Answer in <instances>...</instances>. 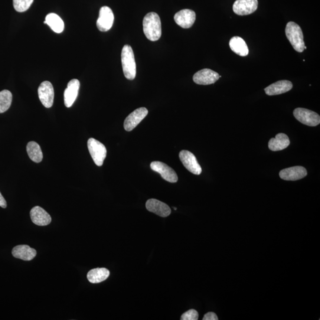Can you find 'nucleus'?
I'll return each instance as SVG.
<instances>
[{
	"label": "nucleus",
	"instance_id": "1",
	"mask_svg": "<svg viewBox=\"0 0 320 320\" xmlns=\"http://www.w3.org/2000/svg\"><path fill=\"white\" fill-rule=\"evenodd\" d=\"M143 32L151 41H156L162 37V24L159 16L154 12L146 15L143 21Z\"/></svg>",
	"mask_w": 320,
	"mask_h": 320
},
{
	"label": "nucleus",
	"instance_id": "2",
	"mask_svg": "<svg viewBox=\"0 0 320 320\" xmlns=\"http://www.w3.org/2000/svg\"><path fill=\"white\" fill-rule=\"evenodd\" d=\"M121 60L123 74L127 79L134 80L136 69L134 54L130 46H124L121 54Z\"/></svg>",
	"mask_w": 320,
	"mask_h": 320
},
{
	"label": "nucleus",
	"instance_id": "3",
	"mask_svg": "<svg viewBox=\"0 0 320 320\" xmlns=\"http://www.w3.org/2000/svg\"><path fill=\"white\" fill-rule=\"evenodd\" d=\"M285 33L287 38L296 51L302 52L304 51L303 33L299 25L294 22H289L286 25Z\"/></svg>",
	"mask_w": 320,
	"mask_h": 320
},
{
	"label": "nucleus",
	"instance_id": "4",
	"mask_svg": "<svg viewBox=\"0 0 320 320\" xmlns=\"http://www.w3.org/2000/svg\"><path fill=\"white\" fill-rule=\"evenodd\" d=\"M88 149L91 158L97 166H102L106 157L107 149L102 143L91 138L87 141Z\"/></svg>",
	"mask_w": 320,
	"mask_h": 320
},
{
	"label": "nucleus",
	"instance_id": "5",
	"mask_svg": "<svg viewBox=\"0 0 320 320\" xmlns=\"http://www.w3.org/2000/svg\"><path fill=\"white\" fill-rule=\"evenodd\" d=\"M293 115L299 122L309 126H316L320 123V117L313 111L304 108H296L293 111Z\"/></svg>",
	"mask_w": 320,
	"mask_h": 320
},
{
	"label": "nucleus",
	"instance_id": "6",
	"mask_svg": "<svg viewBox=\"0 0 320 320\" xmlns=\"http://www.w3.org/2000/svg\"><path fill=\"white\" fill-rule=\"evenodd\" d=\"M39 100L47 108H50L53 105L54 99V90L53 86L50 81L42 82L38 88Z\"/></svg>",
	"mask_w": 320,
	"mask_h": 320
},
{
	"label": "nucleus",
	"instance_id": "7",
	"mask_svg": "<svg viewBox=\"0 0 320 320\" xmlns=\"http://www.w3.org/2000/svg\"><path fill=\"white\" fill-rule=\"evenodd\" d=\"M179 158L182 164L188 171L196 175L201 174L202 168L194 154L187 150H182L180 152Z\"/></svg>",
	"mask_w": 320,
	"mask_h": 320
},
{
	"label": "nucleus",
	"instance_id": "8",
	"mask_svg": "<svg viewBox=\"0 0 320 320\" xmlns=\"http://www.w3.org/2000/svg\"><path fill=\"white\" fill-rule=\"evenodd\" d=\"M114 22V15L112 9L107 6L100 9L99 17L97 21V27L101 32H107L112 28Z\"/></svg>",
	"mask_w": 320,
	"mask_h": 320
},
{
	"label": "nucleus",
	"instance_id": "9",
	"mask_svg": "<svg viewBox=\"0 0 320 320\" xmlns=\"http://www.w3.org/2000/svg\"><path fill=\"white\" fill-rule=\"evenodd\" d=\"M150 167L153 171L158 173L165 181L171 183L178 182V175L174 170L170 168L165 163L160 162H153L151 163Z\"/></svg>",
	"mask_w": 320,
	"mask_h": 320
},
{
	"label": "nucleus",
	"instance_id": "10",
	"mask_svg": "<svg viewBox=\"0 0 320 320\" xmlns=\"http://www.w3.org/2000/svg\"><path fill=\"white\" fill-rule=\"evenodd\" d=\"M148 111L145 107H140L133 111L127 116L124 122V128L126 131H131L148 115Z\"/></svg>",
	"mask_w": 320,
	"mask_h": 320
},
{
	"label": "nucleus",
	"instance_id": "11",
	"mask_svg": "<svg viewBox=\"0 0 320 320\" xmlns=\"http://www.w3.org/2000/svg\"><path fill=\"white\" fill-rule=\"evenodd\" d=\"M257 8V0H237L233 7L234 12L239 16L252 14L256 11Z\"/></svg>",
	"mask_w": 320,
	"mask_h": 320
},
{
	"label": "nucleus",
	"instance_id": "12",
	"mask_svg": "<svg viewBox=\"0 0 320 320\" xmlns=\"http://www.w3.org/2000/svg\"><path fill=\"white\" fill-rule=\"evenodd\" d=\"M220 78L218 73L208 68L200 70L195 73L193 80L196 84L199 85H210L214 84Z\"/></svg>",
	"mask_w": 320,
	"mask_h": 320
},
{
	"label": "nucleus",
	"instance_id": "13",
	"mask_svg": "<svg viewBox=\"0 0 320 320\" xmlns=\"http://www.w3.org/2000/svg\"><path fill=\"white\" fill-rule=\"evenodd\" d=\"M307 171L302 166H295L282 170L279 173L280 178L287 181H296L305 178Z\"/></svg>",
	"mask_w": 320,
	"mask_h": 320
},
{
	"label": "nucleus",
	"instance_id": "14",
	"mask_svg": "<svg viewBox=\"0 0 320 320\" xmlns=\"http://www.w3.org/2000/svg\"><path fill=\"white\" fill-rule=\"evenodd\" d=\"M175 21L181 28H191L196 21V13L189 9L182 10L175 15Z\"/></svg>",
	"mask_w": 320,
	"mask_h": 320
},
{
	"label": "nucleus",
	"instance_id": "15",
	"mask_svg": "<svg viewBox=\"0 0 320 320\" xmlns=\"http://www.w3.org/2000/svg\"><path fill=\"white\" fill-rule=\"evenodd\" d=\"M145 206L148 211L161 217H168L171 214V209L168 205L155 199H149Z\"/></svg>",
	"mask_w": 320,
	"mask_h": 320
},
{
	"label": "nucleus",
	"instance_id": "16",
	"mask_svg": "<svg viewBox=\"0 0 320 320\" xmlns=\"http://www.w3.org/2000/svg\"><path fill=\"white\" fill-rule=\"evenodd\" d=\"M80 83L77 79L71 80L68 83L67 87L64 91V104L67 107H70L76 101L79 91Z\"/></svg>",
	"mask_w": 320,
	"mask_h": 320
},
{
	"label": "nucleus",
	"instance_id": "17",
	"mask_svg": "<svg viewBox=\"0 0 320 320\" xmlns=\"http://www.w3.org/2000/svg\"><path fill=\"white\" fill-rule=\"evenodd\" d=\"M30 216L33 223L38 226H47L50 224L52 221L50 215L44 209L39 206L32 209Z\"/></svg>",
	"mask_w": 320,
	"mask_h": 320
},
{
	"label": "nucleus",
	"instance_id": "18",
	"mask_svg": "<svg viewBox=\"0 0 320 320\" xmlns=\"http://www.w3.org/2000/svg\"><path fill=\"white\" fill-rule=\"evenodd\" d=\"M13 256L16 259L25 261H31L37 256V250L28 245H19L13 248L12 251Z\"/></svg>",
	"mask_w": 320,
	"mask_h": 320
},
{
	"label": "nucleus",
	"instance_id": "19",
	"mask_svg": "<svg viewBox=\"0 0 320 320\" xmlns=\"http://www.w3.org/2000/svg\"><path fill=\"white\" fill-rule=\"evenodd\" d=\"M293 84L288 80H281L270 85L264 89L266 94L268 96L279 95L290 91L292 89Z\"/></svg>",
	"mask_w": 320,
	"mask_h": 320
},
{
	"label": "nucleus",
	"instance_id": "20",
	"mask_svg": "<svg viewBox=\"0 0 320 320\" xmlns=\"http://www.w3.org/2000/svg\"><path fill=\"white\" fill-rule=\"evenodd\" d=\"M290 144V140L288 136L285 133H278L275 138L270 139L268 146L269 148L272 151H281L285 149Z\"/></svg>",
	"mask_w": 320,
	"mask_h": 320
},
{
	"label": "nucleus",
	"instance_id": "21",
	"mask_svg": "<svg viewBox=\"0 0 320 320\" xmlns=\"http://www.w3.org/2000/svg\"><path fill=\"white\" fill-rule=\"evenodd\" d=\"M229 44L231 50L240 56L246 57L249 54V48L243 39L234 37L231 39Z\"/></svg>",
	"mask_w": 320,
	"mask_h": 320
},
{
	"label": "nucleus",
	"instance_id": "22",
	"mask_svg": "<svg viewBox=\"0 0 320 320\" xmlns=\"http://www.w3.org/2000/svg\"><path fill=\"white\" fill-rule=\"evenodd\" d=\"M110 272L106 268H96L89 271L87 277L91 283H99L108 278Z\"/></svg>",
	"mask_w": 320,
	"mask_h": 320
},
{
	"label": "nucleus",
	"instance_id": "23",
	"mask_svg": "<svg viewBox=\"0 0 320 320\" xmlns=\"http://www.w3.org/2000/svg\"><path fill=\"white\" fill-rule=\"evenodd\" d=\"M44 24L50 26L52 30L57 34H61L64 29V23L63 20L55 13L48 15L45 18Z\"/></svg>",
	"mask_w": 320,
	"mask_h": 320
},
{
	"label": "nucleus",
	"instance_id": "24",
	"mask_svg": "<svg viewBox=\"0 0 320 320\" xmlns=\"http://www.w3.org/2000/svg\"><path fill=\"white\" fill-rule=\"evenodd\" d=\"M27 152L29 158L33 162L38 163L42 161L43 159V153H42L41 146L38 143L31 141L27 145Z\"/></svg>",
	"mask_w": 320,
	"mask_h": 320
},
{
	"label": "nucleus",
	"instance_id": "25",
	"mask_svg": "<svg viewBox=\"0 0 320 320\" xmlns=\"http://www.w3.org/2000/svg\"><path fill=\"white\" fill-rule=\"evenodd\" d=\"M13 96L9 90L0 91V113H5L11 107Z\"/></svg>",
	"mask_w": 320,
	"mask_h": 320
},
{
	"label": "nucleus",
	"instance_id": "26",
	"mask_svg": "<svg viewBox=\"0 0 320 320\" xmlns=\"http://www.w3.org/2000/svg\"><path fill=\"white\" fill-rule=\"evenodd\" d=\"M34 0H13V6L16 11L22 13L30 8Z\"/></svg>",
	"mask_w": 320,
	"mask_h": 320
},
{
	"label": "nucleus",
	"instance_id": "27",
	"mask_svg": "<svg viewBox=\"0 0 320 320\" xmlns=\"http://www.w3.org/2000/svg\"><path fill=\"white\" fill-rule=\"evenodd\" d=\"M199 314L197 310L191 309L183 314L181 320H198Z\"/></svg>",
	"mask_w": 320,
	"mask_h": 320
},
{
	"label": "nucleus",
	"instance_id": "28",
	"mask_svg": "<svg viewBox=\"0 0 320 320\" xmlns=\"http://www.w3.org/2000/svg\"><path fill=\"white\" fill-rule=\"evenodd\" d=\"M218 317L214 312H210L207 313L203 318V320H218Z\"/></svg>",
	"mask_w": 320,
	"mask_h": 320
},
{
	"label": "nucleus",
	"instance_id": "29",
	"mask_svg": "<svg viewBox=\"0 0 320 320\" xmlns=\"http://www.w3.org/2000/svg\"><path fill=\"white\" fill-rule=\"evenodd\" d=\"M0 207L3 208H6L7 207V202L4 197H3L1 192H0Z\"/></svg>",
	"mask_w": 320,
	"mask_h": 320
},
{
	"label": "nucleus",
	"instance_id": "30",
	"mask_svg": "<svg viewBox=\"0 0 320 320\" xmlns=\"http://www.w3.org/2000/svg\"><path fill=\"white\" fill-rule=\"evenodd\" d=\"M174 210H175V211H176V210H177V208H174Z\"/></svg>",
	"mask_w": 320,
	"mask_h": 320
},
{
	"label": "nucleus",
	"instance_id": "31",
	"mask_svg": "<svg viewBox=\"0 0 320 320\" xmlns=\"http://www.w3.org/2000/svg\"><path fill=\"white\" fill-rule=\"evenodd\" d=\"M306 47H305H305H304V50H306Z\"/></svg>",
	"mask_w": 320,
	"mask_h": 320
}]
</instances>
